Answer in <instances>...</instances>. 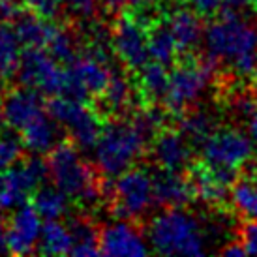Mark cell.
Here are the masks:
<instances>
[{
    "mask_svg": "<svg viewBox=\"0 0 257 257\" xmlns=\"http://www.w3.org/2000/svg\"><path fill=\"white\" fill-rule=\"evenodd\" d=\"M167 86H169V73H167V66L160 64L156 60L147 62V64L139 70L137 75V88L139 94L147 105H156V103H164V98L167 94Z\"/></svg>",
    "mask_w": 257,
    "mask_h": 257,
    "instance_id": "44dd1931",
    "label": "cell"
},
{
    "mask_svg": "<svg viewBox=\"0 0 257 257\" xmlns=\"http://www.w3.org/2000/svg\"><path fill=\"white\" fill-rule=\"evenodd\" d=\"M179 122V130L192 145H203L216 132L214 116L207 111H186Z\"/></svg>",
    "mask_w": 257,
    "mask_h": 257,
    "instance_id": "83f0119b",
    "label": "cell"
},
{
    "mask_svg": "<svg viewBox=\"0 0 257 257\" xmlns=\"http://www.w3.org/2000/svg\"><path fill=\"white\" fill-rule=\"evenodd\" d=\"M47 164L53 184L83 208H92L101 201L103 184L92 165L83 160L75 143H58L49 152Z\"/></svg>",
    "mask_w": 257,
    "mask_h": 257,
    "instance_id": "3957f363",
    "label": "cell"
},
{
    "mask_svg": "<svg viewBox=\"0 0 257 257\" xmlns=\"http://www.w3.org/2000/svg\"><path fill=\"white\" fill-rule=\"evenodd\" d=\"M68 195L57 186H40L34 192L32 205L43 220H60L68 214Z\"/></svg>",
    "mask_w": 257,
    "mask_h": 257,
    "instance_id": "4316f807",
    "label": "cell"
},
{
    "mask_svg": "<svg viewBox=\"0 0 257 257\" xmlns=\"http://www.w3.org/2000/svg\"><path fill=\"white\" fill-rule=\"evenodd\" d=\"M154 179V201L160 207H186L197 197L193 182L190 177L186 179L180 171L160 169L152 175Z\"/></svg>",
    "mask_w": 257,
    "mask_h": 257,
    "instance_id": "2e32d148",
    "label": "cell"
},
{
    "mask_svg": "<svg viewBox=\"0 0 257 257\" xmlns=\"http://www.w3.org/2000/svg\"><path fill=\"white\" fill-rule=\"evenodd\" d=\"M251 4H253V8L257 10V0H251Z\"/></svg>",
    "mask_w": 257,
    "mask_h": 257,
    "instance_id": "f6af8a7d",
    "label": "cell"
},
{
    "mask_svg": "<svg viewBox=\"0 0 257 257\" xmlns=\"http://www.w3.org/2000/svg\"><path fill=\"white\" fill-rule=\"evenodd\" d=\"M25 0H0V21L14 23L25 12Z\"/></svg>",
    "mask_w": 257,
    "mask_h": 257,
    "instance_id": "74e56055",
    "label": "cell"
},
{
    "mask_svg": "<svg viewBox=\"0 0 257 257\" xmlns=\"http://www.w3.org/2000/svg\"><path fill=\"white\" fill-rule=\"evenodd\" d=\"M49 177V164L40 154L17 162L6 171H0V208H17L27 203Z\"/></svg>",
    "mask_w": 257,
    "mask_h": 257,
    "instance_id": "ba28073f",
    "label": "cell"
},
{
    "mask_svg": "<svg viewBox=\"0 0 257 257\" xmlns=\"http://www.w3.org/2000/svg\"><path fill=\"white\" fill-rule=\"evenodd\" d=\"M25 145L14 134H2L0 136V171H6L17 162H21Z\"/></svg>",
    "mask_w": 257,
    "mask_h": 257,
    "instance_id": "1f68e13d",
    "label": "cell"
},
{
    "mask_svg": "<svg viewBox=\"0 0 257 257\" xmlns=\"http://www.w3.org/2000/svg\"><path fill=\"white\" fill-rule=\"evenodd\" d=\"M111 43L114 55L130 72H139L149 62V27L136 15H122L114 21Z\"/></svg>",
    "mask_w": 257,
    "mask_h": 257,
    "instance_id": "30bf717a",
    "label": "cell"
},
{
    "mask_svg": "<svg viewBox=\"0 0 257 257\" xmlns=\"http://www.w3.org/2000/svg\"><path fill=\"white\" fill-rule=\"evenodd\" d=\"M150 250L160 255H203L207 238L201 221L182 207H167L147 229Z\"/></svg>",
    "mask_w": 257,
    "mask_h": 257,
    "instance_id": "7a4b0ae2",
    "label": "cell"
},
{
    "mask_svg": "<svg viewBox=\"0 0 257 257\" xmlns=\"http://www.w3.org/2000/svg\"><path fill=\"white\" fill-rule=\"evenodd\" d=\"M149 141L141 136L132 120L114 118L103 124L100 139L94 147L96 169L103 177H118L134 167L143 156Z\"/></svg>",
    "mask_w": 257,
    "mask_h": 257,
    "instance_id": "277c9868",
    "label": "cell"
},
{
    "mask_svg": "<svg viewBox=\"0 0 257 257\" xmlns=\"http://www.w3.org/2000/svg\"><path fill=\"white\" fill-rule=\"evenodd\" d=\"M132 122L136 124V128L141 132V136L149 141V145L154 141V137L164 130L165 114L156 107V105H147L141 111L134 114Z\"/></svg>",
    "mask_w": 257,
    "mask_h": 257,
    "instance_id": "4dcf8cb0",
    "label": "cell"
},
{
    "mask_svg": "<svg viewBox=\"0 0 257 257\" xmlns=\"http://www.w3.org/2000/svg\"><path fill=\"white\" fill-rule=\"evenodd\" d=\"M150 145L152 158L160 169L182 171L192 160V143L180 130H162Z\"/></svg>",
    "mask_w": 257,
    "mask_h": 257,
    "instance_id": "9a60e30c",
    "label": "cell"
},
{
    "mask_svg": "<svg viewBox=\"0 0 257 257\" xmlns=\"http://www.w3.org/2000/svg\"><path fill=\"white\" fill-rule=\"evenodd\" d=\"M231 199L240 214L257 220V177L236 180L231 188Z\"/></svg>",
    "mask_w": 257,
    "mask_h": 257,
    "instance_id": "f546056e",
    "label": "cell"
},
{
    "mask_svg": "<svg viewBox=\"0 0 257 257\" xmlns=\"http://www.w3.org/2000/svg\"><path fill=\"white\" fill-rule=\"evenodd\" d=\"M47 111L79 149L94 150L103 130L101 114L98 111L86 107V101L72 100L66 96H55L49 101Z\"/></svg>",
    "mask_w": 257,
    "mask_h": 257,
    "instance_id": "8992f818",
    "label": "cell"
},
{
    "mask_svg": "<svg viewBox=\"0 0 257 257\" xmlns=\"http://www.w3.org/2000/svg\"><path fill=\"white\" fill-rule=\"evenodd\" d=\"M160 2H162V0H126V4L134 10V15H136L141 23H145L147 27H150V23L147 17H149L150 12H152L154 8L160 6Z\"/></svg>",
    "mask_w": 257,
    "mask_h": 257,
    "instance_id": "d590c367",
    "label": "cell"
},
{
    "mask_svg": "<svg viewBox=\"0 0 257 257\" xmlns=\"http://www.w3.org/2000/svg\"><path fill=\"white\" fill-rule=\"evenodd\" d=\"M251 0H223V6L225 10H233V12H238L242 10L244 6H248Z\"/></svg>",
    "mask_w": 257,
    "mask_h": 257,
    "instance_id": "7bdbcfd3",
    "label": "cell"
},
{
    "mask_svg": "<svg viewBox=\"0 0 257 257\" xmlns=\"http://www.w3.org/2000/svg\"><path fill=\"white\" fill-rule=\"evenodd\" d=\"M60 128L62 126L51 116L49 111L47 113L43 111L30 122L29 126H25L21 130V141L29 152L43 156V154H49L58 143H62Z\"/></svg>",
    "mask_w": 257,
    "mask_h": 257,
    "instance_id": "e0dca14e",
    "label": "cell"
},
{
    "mask_svg": "<svg viewBox=\"0 0 257 257\" xmlns=\"http://www.w3.org/2000/svg\"><path fill=\"white\" fill-rule=\"evenodd\" d=\"M23 43L10 21H0V81L17 77L21 64Z\"/></svg>",
    "mask_w": 257,
    "mask_h": 257,
    "instance_id": "7402d4cb",
    "label": "cell"
},
{
    "mask_svg": "<svg viewBox=\"0 0 257 257\" xmlns=\"http://www.w3.org/2000/svg\"><path fill=\"white\" fill-rule=\"evenodd\" d=\"M253 154L251 137L240 130H218L201 145V158L208 165L240 169Z\"/></svg>",
    "mask_w": 257,
    "mask_h": 257,
    "instance_id": "8fae6325",
    "label": "cell"
},
{
    "mask_svg": "<svg viewBox=\"0 0 257 257\" xmlns=\"http://www.w3.org/2000/svg\"><path fill=\"white\" fill-rule=\"evenodd\" d=\"M233 109L240 118H250L251 114L257 111V100L253 94H240L235 101H233Z\"/></svg>",
    "mask_w": 257,
    "mask_h": 257,
    "instance_id": "8d00e7d4",
    "label": "cell"
},
{
    "mask_svg": "<svg viewBox=\"0 0 257 257\" xmlns=\"http://www.w3.org/2000/svg\"><path fill=\"white\" fill-rule=\"evenodd\" d=\"M240 242L248 255H257V220L250 218L240 227Z\"/></svg>",
    "mask_w": 257,
    "mask_h": 257,
    "instance_id": "e575fe53",
    "label": "cell"
},
{
    "mask_svg": "<svg viewBox=\"0 0 257 257\" xmlns=\"http://www.w3.org/2000/svg\"><path fill=\"white\" fill-rule=\"evenodd\" d=\"M167 25H169V29L173 32L179 55L192 53L203 42L205 29L201 25L199 14L193 12V10H177V12H173Z\"/></svg>",
    "mask_w": 257,
    "mask_h": 257,
    "instance_id": "ac0fdd59",
    "label": "cell"
},
{
    "mask_svg": "<svg viewBox=\"0 0 257 257\" xmlns=\"http://www.w3.org/2000/svg\"><path fill=\"white\" fill-rule=\"evenodd\" d=\"M43 218L34 205L23 203L15 208L6 227L8 251L14 255H29L38 250L40 235H42Z\"/></svg>",
    "mask_w": 257,
    "mask_h": 257,
    "instance_id": "7c38bea8",
    "label": "cell"
},
{
    "mask_svg": "<svg viewBox=\"0 0 257 257\" xmlns=\"http://www.w3.org/2000/svg\"><path fill=\"white\" fill-rule=\"evenodd\" d=\"M73 236L68 223L60 220H45L38 242V253L43 255H66L72 253Z\"/></svg>",
    "mask_w": 257,
    "mask_h": 257,
    "instance_id": "cb8c5ba5",
    "label": "cell"
},
{
    "mask_svg": "<svg viewBox=\"0 0 257 257\" xmlns=\"http://www.w3.org/2000/svg\"><path fill=\"white\" fill-rule=\"evenodd\" d=\"M126 4V0H98V6L103 10V12H107L111 15H116L120 14V10L124 8Z\"/></svg>",
    "mask_w": 257,
    "mask_h": 257,
    "instance_id": "ab89813d",
    "label": "cell"
},
{
    "mask_svg": "<svg viewBox=\"0 0 257 257\" xmlns=\"http://www.w3.org/2000/svg\"><path fill=\"white\" fill-rule=\"evenodd\" d=\"M111 214L116 220H132L147 214L154 201V179L145 169H128L113 184Z\"/></svg>",
    "mask_w": 257,
    "mask_h": 257,
    "instance_id": "52a82bcc",
    "label": "cell"
},
{
    "mask_svg": "<svg viewBox=\"0 0 257 257\" xmlns=\"http://www.w3.org/2000/svg\"><path fill=\"white\" fill-rule=\"evenodd\" d=\"M212 70L214 66L207 60H184L179 66H175L169 73V86L164 98L165 109L177 116L190 111L207 92L208 83L212 79Z\"/></svg>",
    "mask_w": 257,
    "mask_h": 257,
    "instance_id": "5b68a950",
    "label": "cell"
},
{
    "mask_svg": "<svg viewBox=\"0 0 257 257\" xmlns=\"http://www.w3.org/2000/svg\"><path fill=\"white\" fill-rule=\"evenodd\" d=\"M149 53L152 60L164 66H171L177 60L179 49L167 23L156 21L149 27Z\"/></svg>",
    "mask_w": 257,
    "mask_h": 257,
    "instance_id": "d4e9b609",
    "label": "cell"
},
{
    "mask_svg": "<svg viewBox=\"0 0 257 257\" xmlns=\"http://www.w3.org/2000/svg\"><path fill=\"white\" fill-rule=\"evenodd\" d=\"M68 14H72L75 19L83 23L92 21L98 14V0H66Z\"/></svg>",
    "mask_w": 257,
    "mask_h": 257,
    "instance_id": "d6a6232c",
    "label": "cell"
},
{
    "mask_svg": "<svg viewBox=\"0 0 257 257\" xmlns=\"http://www.w3.org/2000/svg\"><path fill=\"white\" fill-rule=\"evenodd\" d=\"M68 227L73 236V248L70 255L94 257L101 255L100 251V231H96L94 223L86 216H68Z\"/></svg>",
    "mask_w": 257,
    "mask_h": 257,
    "instance_id": "603a6c76",
    "label": "cell"
},
{
    "mask_svg": "<svg viewBox=\"0 0 257 257\" xmlns=\"http://www.w3.org/2000/svg\"><path fill=\"white\" fill-rule=\"evenodd\" d=\"M2 253H10V251H8V244H6V223H4V218H2V212H0V255Z\"/></svg>",
    "mask_w": 257,
    "mask_h": 257,
    "instance_id": "b9f144b4",
    "label": "cell"
},
{
    "mask_svg": "<svg viewBox=\"0 0 257 257\" xmlns=\"http://www.w3.org/2000/svg\"><path fill=\"white\" fill-rule=\"evenodd\" d=\"M207 62L229 66L238 77L257 73V27L238 17L236 12L225 10L205 29Z\"/></svg>",
    "mask_w": 257,
    "mask_h": 257,
    "instance_id": "6da1fadb",
    "label": "cell"
},
{
    "mask_svg": "<svg viewBox=\"0 0 257 257\" xmlns=\"http://www.w3.org/2000/svg\"><path fill=\"white\" fill-rule=\"evenodd\" d=\"M186 4L199 15H214L223 6V0H186Z\"/></svg>",
    "mask_w": 257,
    "mask_h": 257,
    "instance_id": "f35d334b",
    "label": "cell"
},
{
    "mask_svg": "<svg viewBox=\"0 0 257 257\" xmlns=\"http://www.w3.org/2000/svg\"><path fill=\"white\" fill-rule=\"evenodd\" d=\"M40 113H43L42 92L29 86L10 90L0 100V120L15 132H21L25 126H29Z\"/></svg>",
    "mask_w": 257,
    "mask_h": 257,
    "instance_id": "5bb4252c",
    "label": "cell"
},
{
    "mask_svg": "<svg viewBox=\"0 0 257 257\" xmlns=\"http://www.w3.org/2000/svg\"><path fill=\"white\" fill-rule=\"evenodd\" d=\"M17 81L47 96H60L66 81V68L60 66L49 51L42 47H27L21 55Z\"/></svg>",
    "mask_w": 257,
    "mask_h": 257,
    "instance_id": "9c48e42d",
    "label": "cell"
},
{
    "mask_svg": "<svg viewBox=\"0 0 257 257\" xmlns=\"http://www.w3.org/2000/svg\"><path fill=\"white\" fill-rule=\"evenodd\" d=\"M100 251L109 257H141L150 248L143 233L130 220H116L100 231Z\"/></svg>",
    "mask_w": 257,
    "mask_h": 257,
    "instance_id": "4fadbf2b",
    "label": "cell"
},
{
    "mask_svg": "<svg viewBox=\"0 0 257 257\" xmlns=\"http://www.w3.org/2000/svg\"><path fill=\"white\" fill-rule=\"evenodd\" d=\"M70 68L77 75L81 85L86 88V92L92 94V96H101L103 90L107 88L109 81H111V75H113L111 64L88 55V53L79 55L70 64Z\"/></svg>",
    "mask_w": 257,
    "mask_h": 257,
    "instance_id": "d6986e66",
    "label": "cell"
},
{
    "mask_svg": "<svg viewBox=\"0 0 257 257\" xmlns=\"http://www.w3.org/2000/svg\"><path fill=\"white\" fill-rule=\"evenodd\" d=\"M221 255H235V257H242V255H248L246 250H244L242 242L238 240V242H229L225 244L223 248H221Z\"/></svg>",
    "mask_w": 257,
    "mask_h": 257,
    "instance_id": "60d3db41",
    "label": "cell"
},
{
    "mask_svg": "<svg viewBox=\"0 0 257 257\" xmlns=\"http://www.w3.org/2000/svg\"><path fill=\"white\" fill-rule=\"evenodd\" d=\"M14 27L23 47H42V49L47 47V43L57 30V25L51 19L38 15L32 10L30 12L25 10L14 21Z\"/></svg>",
    "mask_w": 257,
    "mask_h": 257,
    "instance_id": "ffe728a7",
    "label": "cell"
},
{
    "mask_svg": "<svg viewBox=\"0 0 257 257\" xmlns=\"http://www.w3.org/2000/svg\"><path fill=\"white\" fill-rule=\"evenodd\" d=\"M248 136L251 137V141L257 143V111L248 118Z\"/></svg>",
    "mask_w": 257,
    "mask_h": 257,
    "instance_id": "ee69618b",
    "label": "cell"
},
{
    "mask_svg": "<svg viewBox=\"0 0 257 257\" xmlns=\"http://www.w3.org/2000/svg\"><path fill=\"white\" fill-rule=\"evenodd\" d=\"M45 49L49 51L51 55L57 58L60 64H72L73 60L79 57L75 32H73L72 29L57 27L55 34H53V38L49 40V43H47Z\"/></svg>",
    "mask_w": 257,
    "mask_h": 257,
    "instance_id": "f1b7e54d",
    "label": "cell"
},
{
    "mask_svg": "<svg viewBox=\"0 0 257 257\" xmlns=\"http://www.w3.org/2000/svg\"><path fill=\"white\" fill-rule=\"evenodd\" d=\"M132 94H134V90H132L130 79L113 70L107 88L100 96V103L103 105L101 109L109 114H122L132 105Z\"/></svg>",
    "mask_w": 257,
    "mask_h": 257,
    "instance_id": "484cf974",
    "label": "cell"
},
{
    "mask_svg": "<svg viewBox=\"0 0 257 257\" xmlns=\"http://www.w3.org/2000/svg\"><path fill=\"white\" fill-rule=\"evenodd\" d=\"M25 4L32 12H36L38 15L47 17V19H55L60 14V10L66 4V0H25Z\"/></svg>",
    "mask_w": 257,
    "mask_h": 257,
    "instance_id": "836d02e7",
    "label": "cell"
}]
</instances>
